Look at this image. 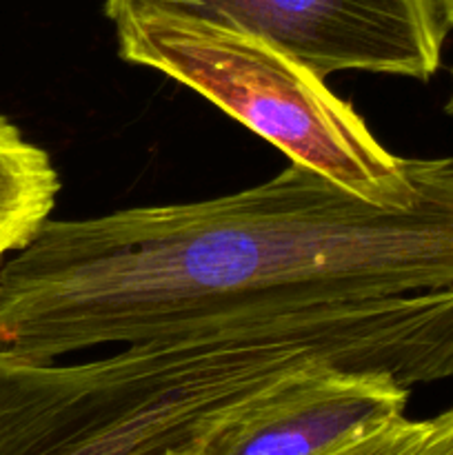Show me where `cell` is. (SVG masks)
I'll use <instances>...</instances> for the list:
<instances>
[{
  "instance_id": "6da1fadb",
  "label": "cell",
  "mask_w": 453,
  "mask_h": 455,
  "mask_svg": "<svg viewBox=\"0 0 453 455\" xmlns=\"http://www.w3.org/2000/svg\"><path fill=\"white\" fill-rule=\"evenodd\" d=\"M453 287V156L409 207L291 163L262 185L49 220L0 269V351L36 363Z\"/></svg>"
},
{
  "instance_id": "7a4b0ae2",
  "label": "cell",
  "mask_w": 453,
  "mask_h": 455,
  "mask_svg": "<svg viewBox=\"0 0 453 455\" xmlns=\"http://www.w3.org/2000/svg\"><path fill=\"white\" fill-rule=\"evenodd\" d=\"M114 25L123 60L194 89L291 163L358 198L409 207L442 164L386 151L324 78L260 36L176 16H129Z\"/></svg>"
},
{
  "instance_id": "3957f363",
  "label": "cell",
  "mask_w": 453,
  "mask_h": 455,
  "mask_svg": "<svg viewBox=\"0 0 453 455\" xmlns=\"http://www.w3.org/2000/svg\"><path fill=\"white\" fill-rule=\"evenodd\" d=\"M209 429L198 382L164 347L76 364L0 351V455L195 453Z\"/></svg>"
},
{
  "instance_id": "277c9868",
  "label": "cell",
  "mask_w": 453,
  "mask_h": 455,
  "mask_svg": "<svg viewBox=\"0 0 453 455\" xmlns=\"http://www.w3.org/2000/svg\"><path fill=\"white\" fill-rule=\"evenodd\" d=\"M105 16H176L278 44L311 71L429 80L447 29L435 0H105Z\"/></svg>"
},
{
  "instance_id": "5b68a950",
  "label": "cell",
  "mask_w": 453,
  "mask_h": 455,
  "mask_svg": "<svg viewBox=\"0 0 453 455\" xmlns=\"http://www.w3.org/2000/svg\"><path fill=\"white\" fill-rule=\"evenodd\" d=\"M409 395L386 373L315 364L222 425L198 455H327L404 416Z\"/></svg>"
},
{
  "instance_id": "8992f818",
  "label": "cell",
  "mask_w": 453,
  "mask_h": 455,
  "mask_svg": "<svg viewBox=\"0 0 453 455\" xmlns=\"http://www.w3.org/2000/svg\"><path fill=\"white\" fill-rule=\"evenodd\" d=\"M60 180L44 149L0 116V260L25 249L49 222Z\"/></svg>"
},
{
  "instance_id": "52a82bcc",
  "label": "cell",
  "mask_w": 453,
  "mask_h": 455,
  "mask_svg": "<svg viewBox=\"0 0 453 455\" xmlns=\"http://www.w3.org/2000/svg\"><path fill=\"white\" fill-rule=\"evenodd\" d=\"M425 429V420H409L400 416L342 447L333 449L327 455H402L416 443Z\"/></svg>"
},
{
  "instance_id": "ba28073f",
  "label": "cell",
  "mask_w": 453,
  "mask_h": 455,
  "mask_svg": "<svg viewBox=\"0 0 453 455\" xmlns=\"http://www.w3.org/2000/svg\"><path fill=\"white\" fill-rule=\"evenodd\" d=\"M402 455H453V407L425 420V429Z\"/></svg>"
},
{
  "instance_id": "9c48e42d",
  "label": "cell",
  "mask_w": 453,
  "mask_h": 455,
  "mask_svg": "<svg viewBox=\"0 0 453 455\" xmlns=\"http://www.w3.org/2000/svg\"><path fill=\"white\" fill-rule=\"evenodd\" d=\"M440 13H442V20L449 29H453V0H435Z\"/></svg>"
},
{
  "instance_id": "30bf717a",
  "label": "cell",
  "mask_w": 453,
  "mask_h": 455,
  "mask_svg": "<svg viewBox=\"0 0 453 455\" xmlns=\"http://www.w3.org/2000/svg\"><path fill=\"white\" fill-rule=\"evenodd\" d=\"M176 455H198V453H176Z\"/></svg>"
}]
</instances>
